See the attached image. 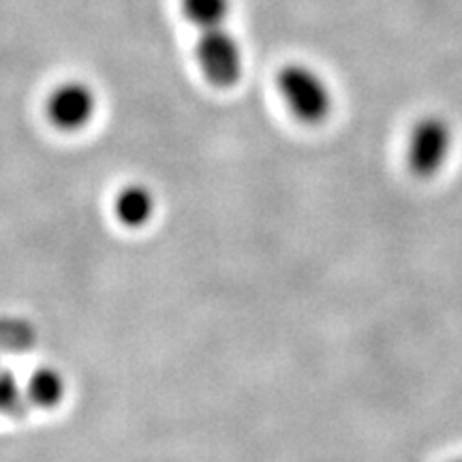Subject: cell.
I'll return each instance as SVG.
<instances>
[{"label":"cell","mask_w":462,"mask_h":462,"mask_svg":"<svg viewBox=\"0 0 462 462\" xmlns=\"http://www.w3.org/2000/svg\"><path fill=\"white\" fill-rule=\"evenodd\" d=\"M276 90L298 123L317 126L330 118L334 95L330 84L304 62H287L276 73Z\"/></svg>","instance_id":"cell-1"},{"label":"cell","mask_w":462,"mask_h":462,"mask_svg":"<svg viewBox=\"0 0 462 462\" xmlns=\"http://www.w3.org/2000/svg\"><path fill=\"white\" fill-rule=\"evenodd\" d=\"M454 146L452 123L441 114H424L407 135L404 161L415 178H435L448 163Z\"/></svg>","instance_id":"cell-2"},{"label":"cell","mask_w":462,"mask_h":462,"mask_svg":"<svg viewBox=\"0 0 462 462\" xmlns=\"http://www.w3.org/2000/svg\"><path fill=\"white\" fill-rule=\"evenodd\" d=\"M195 58L199 71L215 88H234L245 73V51L227 26L201 31Z\"/></svg>","instance_id":"cell-3"},{"label":"cell","mask_w":462,"mask_h":462,"mask_svg":"<svg viewBox=\"0 0 462 462\" xmlns=\"http://www.w3.org/2000/svg\"><path fill=\"white\" fill-rule=\"evenodd\" d=\"M99 109V97L88 82L67 79L50 90L45 99L48 123L58 131L78 133L92 123Z\"/></svg>","instance_id":"cell-4"},{"label":"cell","mask_w":462,"mask_h":462,"mask_svg":"<svg viewBox=\"0 0 462 462\" xmlns=\"http://www.w3.org/2000/svg\"><path fill=\"white\" fill-rule=\"evenodd\" d=\"M114 215L120 225L129 229H142L157 215V195L142 182H131L114 195Z\"/></svg>","instance_id":"cell-5"},{"label":"cell","mask_w":462,"mask_h":462,"mask_svg":"<svg viewBox=\"0 0 462 462\" xmlns=\"http://www.w3.org/2000/svg\"><path fill=\"white\" fill-rule=\"evenodd\" d=\"M67 394V381L62 377L60 371H56L54 366H42L37 368L26 381L24 396L28 402H32L34 407L51 409L56 404L62 402V398Z\"/></svg>","instance_id":"cell-6"},{"label":"cell","mask_w":462,"mask_h":462,"mask_svg":"<svg viewBox=\"0 0 462 462\" xmlns=\"http://www.w3.org/2000/svg\"><path fill=\"white\" fill-rule=\"evenodd\" d=\"M182 14L198 31L227 26L231 0H180Z\"/></svg>","instance_id":"cell-7"},{"label":"cell","mask_w":462,"mask_h":462,"mask_svg":"<svg viewBox=\"0 0 462 462\" xmlns=\"http://www.w3.org/2000/svg\"><path fill=\"white\" fill-rule=\"evenodd\" d=\"M22 401H26L24 390H20V385L15 383V379L9 373H0V411H15Z\"/></svg>","instance_id":"cell-8"},{"label":"cell","mask_w":462,"mask_h":462,"mask_svg":"<svg viewBox=\"0 0 462 462\" xmlns=\"http://www.w3.org/2000/svg\"><path fill=\"white\" fill-rule=\"evenodd\" d=\"M449 462H462V456H460V458H454V460H449Z\"/></svg>","instance_id":"cell-9"}]
</instances>
